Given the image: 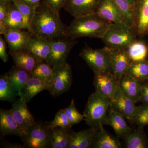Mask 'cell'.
<instances>
[{
	"mask_svg": "<svg viewBox=\"0 0 148 148\" xmlns=\"http://www.w3.org/2000/svg\"><path fill=\"white\" fill-rule=\"evenodd\" d=\"M67 28L61 21L59 14L45 0L36 7L30 30L34 36L51 40L66 36Z\"/></svg>",
	"mask_w": 148,
	"mask_h": 148,
	"instance_id": "obj_1",
	"label": "cell"
},
{
	"mask_svg": "<svg viewBox=\"0 0 148 148\" xmlns=\"http://www.w3.org/2000/svg\"><path fill=\"white\" fill-rule=\"evenodd\" d=\"M112 24L96 12L76 17L67 27L66 36L73 40L83 37L102 39Z\"/></svg>",
	"mask_w": 148,
	"mask_h": 148,
	"instance_id": "obj_2",
	"label": "cell"
},
{
	"mask_svg": "<svg viewBox=\"0 0 148 148\" xmlns=\"http://www.w3.org/2000/svg\"><path fill=\"white\" fill-rule=\"evenodd\" d=\"M111 103L110 99L99 92L95 91L91 93L83 112L86 124L97 129L108 125V110Z\"/></svg>",
	"mask_w": 148,
	"mask_h": 148,
	"instance_id": "obj_3",
	"label": "cell"
},
{
	"mask_svg": "<svg viewBox=\"0 0 148 148\" xmlns=\"http://www.w3.org/2000/svg\"><path fill=\"white\" fill-rule=\"evenodd\" d=\"M136 35L133 27L123 22L112 23L102 39L107 47L126 49L136 40Z\"/></svg>",
	"mask_w": 148,
	"mask_h": 148,
	"instance_id": "obj_4",
	"label": "cell"
},
{
	"mask_svg": "<svg viewBox=\"0 0 148 148\" xmlns=\"http://www.w3.org/2000/svg\"><path fill=\"white\" fill-rule=\"evenodd\" d=\"M51 130L48 128L45 123L36 121L29 127L21 137L26 148H50Z\"/></svg>",
	"mask_w": 148,
	"mask_h": 148,
	"instance_id": "obj_5",
	"label": "cell"
},
{
	"mask_svg": "<svg viewBox=\"0 0 148 148\" xmlns=\"http://www.w3.org/2000/svg\"><path fill=\"white\" fill-rule=\"evenodd\" d=\"M50 51L47 62L53 68L62 66L67 63L68 56L74 46L77 43L76 40L66 36L49 40Z\"/></svg>",
	"mask_w": 148,
	"mask_h": 148,
	"instance_id": "obj_6",
	"label": "cell"
},
{
	"mask_svg": "<svg viewBox=\"0 0 148 148\" xmlns=\"http://www.w3.org/2000/svg\"><path fill=\"white\" fill-rule=\"evenodd\" d=\"M79 56L94 73L113 72L110 57L104 47L94 49L86 45L82 49Z\"/></svg>",
	"mask_w": 148,
	"mask_h": 148,
	"instance_id": "obj_7",
	"label": "cell"
},
{
	"mask_svg": "<svg viewBox=\"0 0 148 148\" xmlns=\"http://www.w3.org/2000/svg\"><path fill=\"white\" fill-rule=\"evenodd\" d=\"M73 77L71 67L68 63L53 68V78L48 90L55 97L67 92L71 86Z\"/></svg>",
	"mask_w": 148,
	"mask_h": 148,
	"instance_id": "obj_8",
	"label": "cell"
},
{
	"mask_svg": "<svg viewBox=\"0 0 148 148\" xmlns=\"http://www.w3.org/2000/svg\"><path fill=\"white\" fill-rule=\"evenodd\" d=\"M136 103L122 92L119 84L111 101L110 108L121 114L128 121L134 123L138 107Z\"/></svg>",
	"mask_w": 148,
	"mask_h": 148,
	"instance_id": "obj_9",
	"label": "cell"
},
{
	"mask_svg": "<svg viewBox=\"0 0 148 148\" xmlns=\"http://www.w3.org/2000/svg\"><path fill=\"white\" fill-rule=\"evenodd\" d=\"M93 84L95 91L112 101L119 84V81L112 72L94 73Z\"/></svg>",
	"mask_w": 148,
	"mask_h": 148,
	"instance_id": "obj_10",
	"label": "cell"
},
{
	"mask_svg": "<svg viewBox=\"0 0 148 148\" xmlns=\"http://www.w3.org/2000/svg\"><path fill=\"white\" fill-rule=\"evenodd\" d=\"M104 48L110 57L113 73L119 82L122 76L125 74L132 62L127 50L106 46Z\"/></svg>",
	"mask_w": 148,
	"mask_h": 148,
	"instance_id": "obj_11",
	"label": "cell"
},
{
	"mask_svg": "<svg viewBox=\"0 0 148 148\" xmlns=\"http://www.w3.org/2000/svg\"><path fill=\"white\" fill-rule=\"evenodd\" d=\"M133 28L137 34L143 36L148 33V0H134Z\"/></svg>",
	"mask_w": 148,
	"mask_h": 148,
	"instance_id": "obj_12",
	"label": "cell"
},
{
	"mask_svg": "<svg viewBox=\"0 0 148 148\" xmlns=\"http://www.w3.org/2000/svg\"><path fill=\"white\" fill-rule=\"evenodd\" d=\"M27 104L19 97L12 103V107L10 110L14 119L22 129L23 134L29 127L36 122L35 118L28 109Z\"/></svg>",
	"mask_w": 148,
	"mask_h": 148,
	"instance_id": "obj_13",
	"label": "cell"
},
{
	"mask_svg": "<svg viewBox=\"0 0 148 148\" xmlns=\"http://www.w3.org/2000/svg\"><path fill=\"white\" fill-rule=\"evenodd\" d=\"M101 0H66L63 8L74 17L95 12Z\"/></svg>",
	"mask_w": 148,
	"mask_h": 148,
	"instance_id": "obj_14",
	"label": "cell"
},
{
	"mask_svg": "<svg viewBox=\"0 0 148 148\" xmlns=\"http://www.w3.org/2000/svg\"><path fill=\"white\" fill-rule=\"evenodd\" d=\"M33 36L32 32L28 30L22 31L8 28L4 37L8 44L10 52L25 50L27 44Z\"/></svg>",
	"mask_w": 148,
	"mask_h": 148,
	"instance_id": "obj_15",
	"label": "cell"
},
{
	"mask_svg": "<svg viewBox=\"0 0 148 148\" xmlns=\"http://www.w3.org/2000/svg\"><path fill=\"white\" fill-rule=\"evenodd\" d=\"M95 12L101 18L110 23H125L123 14L112 0H101Z\"/></svg>",
	"mask_w": 148,
	"mask_h": 148,
	"instance_id": "obj_16",
	"label": "cell"
},
{
	"mask_svg": "<svg viewBox=\"0 0 148 148\" xmlns=\"http://www.w3.org/2000/svg\"><path fill=\"white\" fill-rule=\"evenodd\" d=\"M0 131L3 137L14 135L21 138L23 132L14 119L10 110H0Z\"/></svg>",
	"mask_w": 148,
	"mask_h": 148,
	"instance_id": "obj_17",
	"label": "cell"
},
{
	"mask_svg": "<svg viewBox=\"0 0 148 148\" xmlns=\"http://www.w3.org/2000/svg\"><path fill=\"white\" fill-rule=\"evenodd\" d=\"M122 92L137 103L140 99L143 82L139 81L127 74L122 76L119 82Z\"/></svg>",
	"mask_w": 148,
	"mask_h": 148,
	"instance_id": "obj_18",
	"label": "cell"
},
{
	"mask_svg": "<svg viewBox=\"0 0 148 148\" xmlns=\"http://www.w3.org/2000/svg\"><path fill=\"white\" fill-rule=\"evenodd\" d=\"M48 86L42 80L30 75L25 85L19 93V97L28 103L38 93L45 90H48Z\"/></svg>",
	"mask_w": 148,
	"mask_h": 148,
	"instance_id": "obj_19",
	"label": "cell"
},
{
	"mask_svg": "<svg viewBox=\"0 0 148 148\" xmlns=\"http://www.w3.org/2000/svg\"><path fill=\"white\" fill-rule=\"evenodd\" d=\"M25 50L34 56L40 61H46L50 52L49 40L33 36Z\"/></svg>",
	"mask_w": 148,
	"mask_h": 148,
	"instance_id": "obj_20",
	"label": "cell"
},
{
	"mask_svg": "<svg viewBox=\"0 0 148 148\" xmlns=\"http://www.w3.org/2000/svg\"><path fill=\"white\" fill-rule=\"evenodd\" d=\"M125 119L121 114L110 107L108 110V125L112 127L118 138H124L132 131Z\"/></svg>",
	"mask_w": 148,
	"mask_h": 148,
	"instance_id": "obj_21",
	"label": "cell"
},
{
	"mask_svg": "<svg viewBox=\"0 0 148 148\" xmlns=\"http://www.w3.org/2000/svg\"><path fill=\"white\" fill-rule=\"evenodd\" d=\"M98 129L90 127L78 132H72L68 148H91L93 138Z\"/></svg>",
	"mask_w": 148,
	"mask_h": 148,
	"instance_id": "obj_22",
	"label": "cell"
},
{
	"mask_svg": "<svg viewBox=\"0 0 148 148\" xmlns=\"http://www.w3.org/2000/svg\"><path fill=\"white\" fill-rule=\"evenodd\" d=\"M91 148H121L122 145L117 138L109 133L103 127L97 130Z\"/></svg>",
	"mask_w": 148,
	"mask_h": 148,
	"instance_id": "obj_23",
	"label": "cell"
},
{
	"mask_svg": "<svg viewBox=\"0 0 148 148\" xmlns=\"http://www.w3.org/2000/svg\"><path fill=\"white\" fill-rule=\"evenodd\" d=\"M15 66L31 73L40 62L38 59L26 51L10 52Z\"/></svg>",
	"mask_w": 148,
	"mask_h": 148,
	"instance_id": "obj_24",
	"label": "cell"
},
{
	"mask_svg": "<svg viewBox=\"0 0 148 148\" xmlns=\"http://www.w3.org/2000/svg\"><path fill=\"white\" fill-rule=\"evenodd\" d=\"M73 132L71 128L66 129L59 127L51 130L50 148H68Z\"/></svg>",
	"mask_w": 148,
	"mask_h": 148,
	"instance_id": "obj_25",
	"label": "cell"
},
{
	"mask_svg": "<svg viewBox=\"0 0 148 148\" xmlns=\"http://www.w3.org/2000/svg\"><path fill=\"white\" fill-rule=\"evenodd\" d=\"M10 82L19 94L30 76V73L16 66H13L8 73Z\"/></svg>",
	"mask_w": 148,
	"mask_h": 148,
	"instance_id": "obj_26",
	"label": "cell"
},
{
	"mask_svg": "<svg viewBox=\"0 0 148 148\" xmlns=\"http://www.w3.org/2000/svg\"><path fill=\"white\" fill-rule=\"evenodd\" d=\"M139 126L138 129L131 131L123 139L125 148H146L148 147V143L145 135L142 128Z\"/></svg>",
	"mask_w": 148,
	"mask_h": 148,
	"instance_id": "obj_27",
	"label": "cell"
},
{
	"mask_svg": "<svg viewBox=\"0 0 148 148\" xmlns=\"http://www.w3.org/2000/svg\"><path fill=\"white\" fill-rule=\"evenodd\" d=\"M3 22L10 29H24L23 17L13 1L10 3L8 13Z\"/></svg>",
	"mask_w": 148,
	"mask_h": 148,
	"instance_id": "obj_28",
	"label": "cell"
},
{
	"mask_svg": "<svg viewBox=\"0 0 148 148\" xmlns=\"http://www.w3.org/2000/svg\"><path fill=\"white\" fill-rule=\"evenodd\" d=\"M53 71V67L46 61H40L30 74V75L37 77L45 82L48 86V90L52 82Z\"/></svg>",
	"mask_w": 148,
	"mask_h": 148,
	"instance_id": "obj_29",
	"label": "cell"
},
{
	"mask_svg": "<svg viewBox=\"0 0 148 148\" xmlns=\"http://www.w3.org/2000/svg\"><path fill=\"white\" fill-rule=\"evenodd\" d=\"M125 74L143 82L148 79V63L145 61L131 63Z\"/></svg>",
	"mask_w": 148,
	"mask_h": 148,
	"instance_id": "obj_30",
	"label": "cell"
},
{
	"mask_svg": "<svg viewBox=\"0 0 148 148\" xmlns=\"http://www.w3.org/2000/svg\"><path fill=\"white\" fill-rule=\"evenodd\" d=\"M18 95L19 96L18 92L10 82L8 74L1 75L0 77V100L12 103Z\"/></svg>",
	"mask_w": 148,
	"mask_h": 148,
	"instance_id": "obj_31",
	"label": "cell"
},
{
	"mask_svg": "<svg viewBox=\"0 0 148 148\" xmlns=\"http://www.w3.org/2000/svg\"><path fill=\"white\" fill-rule=\"evenodd\" d=\"M127 53L132 62L145 60L148 49L144 43L135 40L127 47Z\"/></svg>",
	"mask_w": 148,
	"mask_h": 148,
	"instance_id": "obj_32",
	"label": "cell"
},
{
	"mask_svg": "<svg viewBox=\"0 0 148 148\" xmlns=\"http://www.w3.org/2000/svg\"><path fill=\"white\" fill-rule=\"evenodd\" d=\"M20 12L24 20V29L30 31V26L36 8L29 6L21 0H12Z\"/></svg>",
	"mask_w": 148,
	"mask_h": 148,
	"instance_id": "obj_33",
	"label": "cell"
},
{
	"mask_svg": "<svg viewBox=\"0 0 148 148\" xmlns=\"http://www.w3.org/2000/svg\"><path fill=\"white\" fill-rule=\"evenodd\" d=\"M121 12L123 14L125 24L133 27V5L130 0H112Z\"/></svg>",
	"mask_w": 148,
	"mask_h": 148,
	"instance_id": "obj_34",
	"label": "cell"
},
{
	"mask_svg": "<svg viewBox=\"0 0 148 148\" xmlns=\"http://www.w3.org/2000/svg\"><path fill=\"white\" fill-rule=\"evenodd\" d=\"M45 124L47 127L50 130L57 127L66 129L72 127L64 109L59 110L56 114L54 119L52 121L46 123Z\"/></svg>",
	"mask_w": 148,
	"mask_h": 148,
	"instance_id": "obj_35",
	"label": "cell"
},
{
	"mask_svg": "<svg viewBox=\"0 0 148 148\" xmlns=\"http://www.w3.org/2000/svg\"><path fill=\"white\" fill-rule=\"evenodd\" d=\"M64 110L69 119L71 127L84 120V115L80 113L77 110L74 99H72L69 107L64 109Z\"/></svg>",
	"mask_w": 148,
	"mask_h": 148,
	"instance_id": "obj_36",
	"label": "cell"
},
{
	"mask_svg": "<svg viewBox=\"0 0 148 148\" xmlns=\"http://www.w3.org/2000/svg\"><path fill=\"white\" fill-rule=\"evenodd\" d=\"M134 123L140 127L148 125V103L138 106Z\"/></svg>",
	"mask_w": 148,
	"mask_h": 148,
	"instance_id": "obj_37",
	"label": "cell"
},
{
	"mask_svg": "<svg viewBox=\"0 0 148 148\" xmlns=\"http://www.w3.org/2000/svg\"><path fill=\"white\" fill-rule=\"evenodd\" d=\"M48 4L57 13L59 14L61 9L63 8L66 0H45Z\"/></svg>",
	"mask_w": 148,
	"mask_h": 148,
	"instance_id": "obj_38",
	"label": "cell"
},
{
	"mask_svg": "<svg viewBox=\"0 0 148 148\" xmlns=\"http://www.w3.org/2000/svg\"><path fill=\"white\" fill-rule=\"evenodd\" d=\"M0 58L4 62H7L8 60V55L6 52V45L4 40L0 37Z\"/></svg>",
	"mask_w": 148,
	"mask_h": 148,
	"instance_id": "obj_39",
	"label": "cell"
},
{
	"mask_svg": "<svg viewBox=\"0 0 148 148\" xmlns=\"http://www.w3.org/2000/svg\"><path fill=\"white\" fill-rule=\"evenodd\" d=\"M139 101L148 103V83L143 85Z\"/></svg>",
	"mask_w": 148,
	"mask_h": 148,
	"instance_id": "obj_40",
	"label": "cell"
},
{
	"mask_svg": "<svg viewBox=\"0 0 148 148\" xmlns=\"http://www.w3.org/2000/svg\"><path fill=\"white\" fill-rule=\"evenodd\" d=\"M9 4L0 3V21L3 22L8 13Z\"/></svg>",
	"mask_w": 148,
	"mask_h": 148,
	"instance_id": "obj_41",
	"label": "cell"
},
{
	"mask_svg": "<svg viewBox=\"0 0 148 148\" xmlns=\"http://www.w3.org/2000/svg\"><path fill=\"white\" fill-rule=\"evenodd\" d=\"M3 147L5 148H26L24 146V144H16V143H10L8 142H5L3 143Z\"/></svg>",
	"mask_w": 148,
	"mask_h": 148,
	"instance_id": "obj_42",
	"label": "cell"
},
{
	"mask_svg": "<svg viewBox=\"0 0 148 148\" xmlns=\"http://www.w3.org/2000/svg\"><path fill=\"white\" fill-rule=\"evenodd\" d=\"M21 1L29 6H31L33 7L36 8V7L42 0H21Z\"/></svg>",
	"mask_w": 148,
	"mask_h": 148,
	"instance_id": "obj_43",
	"label": "cell"
},
{
	"mask_svg": "<svg viewBox=\"0 0 148 148\" xmlns=\"http://www.w3.org/2000/svg\"><path fill=\"white\" fill-rule=\"evenodd\" d=\"M8 28L3 22L0 21V34L1 35H5L7 31Z\"/></svg>",
	"mask_w": 148,
	"mask_h": 148,
	"instance_id": "obj_44",
	"label": "cell"
},
{
	"mask_svg": "<svg viewBox=\"0 0 148 148\" xmlns=\"http://www.w3.org/2000/svg\"><path fill=\"white\" fill-rule=\"evenodd\" d=\"M12 1V0H0V3L8 4Z\"/></svg>",
	"mask_w": 148,
	"mask_h": 148,
	"instance_id": "obj_45",
	"label": "cell"
},
{
	"mask_svg": "<svg viewBox=\"0 0 148 148\" xmlns=\"http://www.w3.org/2000/svg\"><path fill=\"white\" fill-rule=\"evenodd\" d=\"M130 1L131 2V3H132V5H133V1H134V0H130Z\"/></svg>",
	"mask_w": 148,
	"mask_h": 148,
	"instance_id": "obj_46",
	"label": "cell"
}]
</instances>
